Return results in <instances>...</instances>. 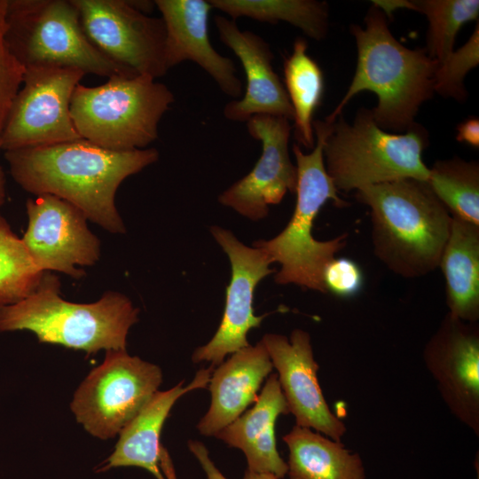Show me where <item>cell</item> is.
I'll use <instances>...</instances> for the list:
<instances>
[{"label": "cell", "mask_w": 479, "mask_h": 479, "mask_svg": "<svg viewBox=\"0 0 479 479\" xmlns=\"http://www.w3.org/2000/svg\"><path fill=\"white\" fill-rule=\"evenodd\" d=\"M82 29L112 61L136 75L160 78L166 63V29L161 18L141 12L134 1L71 0Z\"/></svg>", "instance_id": "8fae6325"}, {"label": "cell", "mask_w": 479, "mask_h": 479, "mask_svg": "<svg viewBox=\"0 0 479 479\" xmlns=\"http://www.w3.org/2000/svg\"><path fill=\"white\" fill-rule=\"evenodd\" d=\"M356 198L370 208L373 253L389 270L415 279L438 268L452 216L427 181L367 185Z\"/></svg>", "instance_id": "3957f363"}, {"label": "cell", "mask_w": 479, "mask_h": 479, "mask_svg": "<svg viewBox=\"0 0 479 479\" xmlns=\"http://www.w3.org/2000/svg\"><path fill=\"white\" fill-rule=\"evenodd\" d=\"M332 123L319 120L313 122L316 141L310 153H304L299 145H293L297 185L292 217L276 237L253 243L270 257L271 263L280 264L274 277L277 284H294L323 294L327 293L323 282L324 269L345 247L348 238L344 233L321 241L312 235L314 220L326 201L332 200L339 207L347 204L339 197L324 162V143Z\"/></svg>", "instance_id": "5b68a950"}, {"label": "cell", "mask_w": 479, "mask_h": 479, "mask_svg": "<svg viewBox=\"0 0 479 479\" xmlns=\"http://www.w3.org/2000/svg\"><path fill=\"white\" fill-rule=\"evenodd\" d=\"M4 153L23 190L65 200L111 233L126 232L115 206L120 185L159 159L153 147L112 151L83 138Z\"/></svg>", "instance_id": "6da1fadb"}, {"label": "cell", "mask_w": 479, "mask_h": 479, "mask_svg": "<svg viewBox=\"0 0 479 479\" xmlns=\"http://www.w3.org/2000/svg\"><path fill=\"white\" fill-rule=\"evenodd\" d=\"M428 144L426 129L414 123L404 133H390L360 108L352 122L341 114L332 123L323 147L326 172L337 191L414 178L428 181L429 169L422 160Z\"/></svg>", "instance_id": "8992f818"}, {"label": "cell", "mask_w": 479, "mask_h": 479, "mask_svg": "<svg viewBox=\"0 0 479 479\" xmlns=\"http://www.w3.org/2000/svg\"><path fill=\"white\" fill-rule=\"evenodd\" d=\"M476 470H477V479H478V465H477V461H476Z\"/></svg>", "instance_id": "8d00e7d4"}, {"label": "cell", "mask_w": 479, "mask_h": 479, "mask_svg": "<svg viewBox=\"0 0 479 479\" xmlns=\"http://www.w3.org/2000/svg\"><path fill=\"white\" fill-rule=\"evenodd\" d=\"M138 313L126 295L114 291L90 303L66 301L59 277L43 271L27 297L0 307V332L27 330L40 342L93 354L126 349L129 330L138 321Z\"/></svg>", "instance_id": "277c9868"}, {"label": "cell", "mask_w": 479, "mask_h": 479, "mask_svg": "<svg viewBox=\"0 0 479 479\" xmlns=\"http://www.w3.org/2000/svg\"><path fill=\"white\" fill-rule=\"evenodd\" d=\"M213 367L200 369L193 380L184 386L156 391L138 413L121 430L111 455L95 468L103 473L122 467H137L150 472L156 479H165L160 467L161 430L170 410L185 394L208 387Z\"/></svg>", "instance_id": "ffe728a7"}, {"label": "cell", "mask_w": 479, "mask_h": 479, "mask_svg": "<svg viewBox=\"0 0 479 479\" xmlns=\"http://www.w3.org/2000/svg\"><path fill=\"white\" fill-rule=\"evenodd\" d=\"M160 467L162 471V474L166 476L165 479H177L173 468V464L171 462L168 451H164L161 455Z\"/></svg>", "instance_id": "836d02e7"}, {"label": "cell", "mask_w": 479, "mask_h": 479, "mask_svg": "<svg viewBox=\"0 0 479 479\" xmlns=\"http://www.w3.org/2000/svg\"><path fill=\"white\" fill-rule=\"evenodd\" d=\"M307 49L304 38L294 40L293 51L284 62V87L294 111L295 138L305 148L312 149L316 141L313 116L323 98L324 75Z\"/></svg>", "instance_id": "cb8c5ba5"}, {"label": "cell", "mask_w": 479, "mask_h": 479, "mask_svg": "<svg viewBox=\"0 0 479 479\" xmlns=\"http://www.w3.org/2000/svg\"><path fill=\"white\" fill-rule=\"evenodd\" d=\"M162 382L160 366L107 350L75 390L70 404L75 420L94 437H115L151 399Z\"/></svg>", "instance_id": "9c48e42d"}, {"label": "cell", "mask_w": 479, "mask_h": 479, "mask_svg": "<svg viewBox=\"0 0 479 479\" xmlns=\"http://www.w3.org/2000/svg\"><path fill=\"white\" fill-rule=\"evenodd\" d=\"M6 7L7 0H0V141L26 73V67L12 53L5 41Z\"/></svg>", "instance_id": "f546056e"}, {"label": "cell", "mask_w": 479, "mask_h": 479, "mask_svg": "<svg viewBox=\"0 0 479 479\" xmlns=\"http://www.w3.org/2000/svg\"><path fill=\"white\" fill-rule=\"evenodd\" d=\"M456 139L471 146L479 147V120L470 117L459 124Z\"/></svg>", "instance_id": "d6a6232c"}, {"label": "cell", "mask_w": 479, "mask_h": 479, "mask_svg": "<svg viewBox=\"0 0 479 479\" xmlns=\"http://www.w3.org/2000/svg\"><path fill=\"white\" fill-rule=\"evenodd\" d=\"M406 9L419 12L428 20V55L439 63L452 51L457 34L479 15L478 0H407Z\"/></svg>", "instance_id": "4316f807"}, {"label": "cell", "mask_w": 479, "mask_h": 479, "mask_svg": "<svg viewBox=\"0 0 479 479\" xmlns=\"http://www.w3.org/2000/svg\"><path fill=\"white\" fill-rule=\"evenodd\" d=\"M188 448L200 464L208 479H227L216 467L207 447L200 441L189 440Z\"/></svg>", "instance_id": "1f68e13d"}, {"label": "cell", "mask_w": 479, "mask_h": 479, "mask_svg": "<svg viewBox=\"0 0 479 479\" xmlns=\"http://www.w3.org/2000/svg\"><path fill=\"white\" fill-rule=\"evenodd\" d=\"M6 198V177L0 166V207L4 203Z\"/></svg>", "instance_id": "e575fe53"}, {"label": "cell", "mask_w": 479, "mask_h": 479, "mask_svg": "<svg viewBox=\"0 0 479 479\" xmlns=\"http://www.w3.org/2000/svg\"><path fill=\"white\" fill-rule=\"evenodd\" d=\"M428 184L452 216L479 225V164L454 157L436 161Z\"/></svg>", "instance_id": "484cf974"}, {"label": "cell", "mask_w": 479, "mask_h": 479, "mask_svg": "<svg viewBox=\"0 0 479 479\" xmlns=\"http://www.w3.org/2000/svg\"><path fill=\"white\" fill-rule=\"evenodd\" d=\"M214 9L232 20L247 17L261 22H287L307 36L319 41L326 36L329 11L326 2L316 0H208Z\"/></svg>", "instance_id": "d4e9b609"}, {"label": "cell", "mask_w": 479, "mask_h": 479, "mask_svg": "<svg viewBox=\"0 0 479 479\" xmlns=\"http://www.w3.org/2000/svg\"><path fill=\"white\" fill-rule=\"evenodd\" d=\"M84 75L79 69L58 66L26 68L1 136V151L82 138L73 122L70 104Z\"/></svg>", "instance_id": "30bf717a"}, {"label": "cell", "mask_w": 479, "mask_h": 479, "mask_svg": "<svg viewBox=\"0 0 479 479\" xmlns=\"http://www.w3.org/2000/svg\"><path fill=\"white\" fill-rule=\"evenodd\" d=\"M175 101L165 84L148 75L113 76L102 85L78 84L70 114L80 137L112 151L145 149Z\"/></svg>", "instance_id": "52a82bcc"}, {"label": "cell", "mask_w": 479, "mask_h": 479, "mask_svg": "<svg viewBox=\"0 0 479 479\" xmlns=\"http://www.w3.org/2000/svg\"><path fill=\"white\" fill-rule=\"evenodd\" d=\"M289 413L277 374L271 373L254 405L222 429L216 437L245 455L248 471L271 474L278 479L287 474V462L276 444L275 424L281 414Z\"/></svg>", "instance_id": "44dd1931"}, {"label": "cell", "mask_w": 479, "mask_h": 479, "mask_svg": "<svg viewBox=\"0 0 479 479\" xmlns=\"http://www.w3.org/2000/svg\"><path fill=\"white\" fill-rule=\"evenodd\" d=\"M323 282L326 292L341 297H349L361 290L364 279L356 262L349 258L334 257L324 269Z\"/></svg>", "instance_id": "4dcf8cb0"}, {"label": "cell", "mask_w": 479, "mask_h": 479, "mask_svg": "<svg viewBox=\"0 0 479 479\" xmlns=\"http://www.w3.org/2000/svg\"><path fill=\"white\" fill-rule=\"evenodd\" d=\"M288 448L289 479H365L357 453L309 428L294 425L283 436Z\"/></svg>", "instance_id": "603a6c76"}, {"label": "cell", "mask_w": 479, "mask_h": 479, "mask_svg": "<svg viewBox=\"0 0 479 479\" xmlns=\"http://www.w3.org/2000/svg\"><path fill=\"white\" fill-rule=\"evenodd\" d=\"M26 209L28 224L21 240L40 271H59L79 279L85 271L78 266H91L98 261L100 241L77 207L42 194L27 200Z\"/></svg>", "instance_id": "7c38bea8"}, {"label": "cell", "mask_w": 479, "mask_h": 479, "mask_svg": "<svg viewBox=\"0 0 479 479\" xmlns=\"http://www.w3.org/2000/svg\"><path fill=\"white\" fill-rule=\"evenodd\" d=\"M438 268L445 280L448 313L460 320L479 319V225L452 216Z\"/></svg>", "instance_id": "7402d4cb"}, {"label": "cell", "mask_w": 479, "mask_h": 479, "mask_svg": "<svg viewBox=\"0 0 479 479\" xmlns=\"http://www.w3.org/2000/svg\"><path fill=\"white\" fill-rule=\"evenodd\" d=\"M261 342L278 372V380L295 425L341 441L347 428L331 411L322 393L318 380V365L309 333L294 329L289 338L266 334Z\"/></svg>", "instance_id": "2e32d148"}, {"label": "cell", "mask_w": 479, "mask_h": 479, "mask_svg": "<svg viewBox=\"0 0 479 479\" xmlns=\"http://www.w3.org/2000/svg\"><path fill=\"white\" fill-rule=\"evenodd\" d=\"M365 26L352 25L357 60L354 76L343 98L325 119L333 122L357 93L376 94L371 109L375 122L384 130L403 132L415 123L420 106L435 93L438 62L425 49H409L390 32L385 14L373 5Z\"/></svg>", "instance_id": "7a4b0ae2"}, {"label": "cell", "mask_w": 479, "mask_h": 479, "mask_svg": "<svg viewBox=\"0 0 479 479\" xmlns=\"http://www.w3.org/2000/svg\"><path fill=\"white\" fill-rule=\"evenodd\" d=\"M22 240L0 213V307L27 297L43 276Z\"/></svg>", "instance_id": "83f0119b"}, {"label": "cell", "mask_w": 479, "mask_h": 479, "mask_svg": "<svg viewBox=\"0 0 479 479\" xmlns=\"http://www.w3.org/2000/svg\"><path fill=\"white\" fill-rule=\"evenodd\" d=\"M166 29L168 68L186 60L201 67L226 95L240 98L242 82L234 62L221 55L210 43L208 0H155Z\"/></svg>", "instance_id": "ac0fdd59"}, {"label": "cell", "mask_w": 479, "mask_h": 479, "mask_svg": "<svg viewBox=\"0 0 479 479\" xmlns=\"http://www.w3.org/2000/svg\"><path fill=\"white\" fill-rule=\"evenodd\" d=\"M220 40L241 62L246 90L239 99L224 107V115L233 122H247L255 115H271L294 120V111L279 76L273 70V52L257 34L241 30L235 20L216 16Z\"/></svg>", "instance_id": "e0dca14e"}, {"label": "cell", "mask_w": 479, "mask_h": 479, "mask_svg": "<svg viewBox=\"0 0 479 479\" xmlns=\"http://www.w3.org/2000/svg\"><path fill=\"white\" fill-rule=\"evenodd\" d=\"M243 479H278L271 474H259L246 470Z\"/></svg>", "instance_id": "d590c367"}, {"label": "cell", "mask_w": 479, "mask_h": 479, "mask_svg": "<svg viewBox=\"0 0 479 479\" xmlns=\"http://www.w3.org/2000/svg\"><path fill=\"white\" fill-rule=\"evenodd\" d=\"M479 63V23L467 42L438 64L435 75V92L463 101L467 96L464 79Z\"/></svg>", "instance_id": "f1b7e54d"}, {"label": "cell", "mask_w": 479, "mask_h": 479, "mask_svg": "<svg viewBox=\"0 0 479 479\" xmlns=\"http://www.w3.org/2000/svg\"><path fill=\"white\" fill-rule=\"evenodd\" d=\"M5 41L26 68L58 66L107 78L138 75L94 46L71 0H7Z\"/></svg>", "instance_id": "ba28073f"}, {"label": "cell", "mask_w": 479, "mask_h": 479, "mask_svg": "<svg viewBox=\"0 0 479 479\" xmlns=\"http://www.w3.org/2000/svg\"><path fill=\"white\" fill-rule=\"evenodd\" d=\"M211 234L231 263V279L226 287L225 305L221 323L211 340L192 353L193 363L220 365L229 354L249 346L247 334L259 327L266 314L256 316L253 302L257 284L274 269L270 257L261 249L240 241L229 230L211 226Z\"/></svg>", "instance_id": "4fadbf2b"}, {"label": "cell", "mask_w": 479, "mask_h": 479, "mask_svg": "<svg viewBox=\"0 0 479 479\" xmlns=\"http://www.w3.org/2000/svg\"><path fill=\"white\" fill-rule=\"evenodd\" d=\"M426 368L451 413L479 435V327L449 313L426 343Z\"/></svg>", "instance_id": "5bb4252c"}, {"label": "cell", "mask_w": 479, "mask_h": 479, "mask_svg": "<svg viewBox=\"0 0 479 479\" xmlns=\"http://www.w3.org/2000/svg\"><path fill=\"white\" fill-rule=\"evenodd\" d=\"M247 122L249 135L262 144V153L252 170L218 197L253 221L268 216L270 205L279 203L289 191L295 192L297 170L289 155L292 126L289 120L271 115H255Z\"/></svg>", "instance_id": "9a60e30c"}, {"label": "cell", "mask_w": 479, "mask_h": 479, "mask_svg": "<svg viewBox=\"0 0 479 479\" xmlns=\"http://www.w3.org/2000/svg\"><path fill=\"white\" fill-rule=\"evenodd\" d=\"M273 369L260 341L233 354L213 369L208 389L210 405L197 424L199 433L216 436L257 400L263 382Z\"/></svg>", "instance_id": "d6986e66"}]
</instances>
